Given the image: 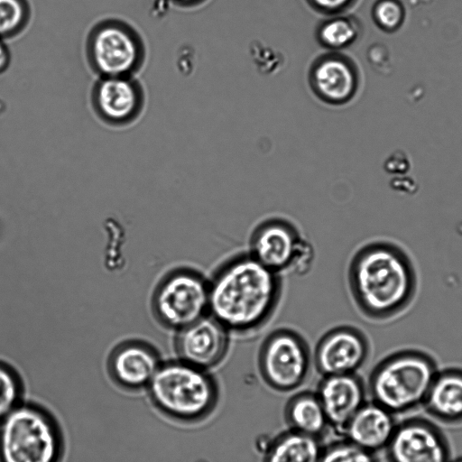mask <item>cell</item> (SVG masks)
<instances>
[{"label": "cell", "instance_id": "ba28073f", "mask_svg": "<svg viewBox=\"0 0 462 462\" xmlns=\"http://www.w3.org/2000/svg\"><path fill=\"white\" fill-rule=\"evenodd\" d=\"M258 369L272 389L286 393L306 381L311 365L310 346L298 331L280 328L270 332L258 353Z\"/></svg>", "mask_w": 462, "mask_h": 462}, {"label": "cell", "instance_id": "4fadbf2b", "mask_svg": "<svg viewBox=\"0 0 462 462\" xmlns=\"http://www.w3.org/2000/svg\"><path fill=\"white\" fill-rule=\"evenodd\" d=\"M230 335L222 324L208 314L178 331L175 346L179 359L209 370L225 359Z\"/></svg>", "mask_w": 462, "mask_h": 462}, {"label": "cell", "instance_id": "7c38bea8", "mask_svg": "<svg viewBox=\"0 0 462 462\" xmlns=\"http://www.w3.org/2000/svg\"><path fill=\"white\" fill-rule=\"evenodd\" d=\"M305 241L290 221L268 218L253 230L248 253L260 263L281 274L287 273Z\"/></svg>", "mask_w": 462, "mask_h": 462}, {"label": "cell", "instance_id": "52a82bcc", "mask_svg": "<svg viewBox=\"0 0 462 462\" xmlns=\"http://www.w3.org/2000/svg\"><path fill=\"white\" fill-rule=\"evenodd\" d=\"M152 308L165 327L179 331L209 314V281L191 268L172 271L157 286Z\"/></svg>", "mask_w": 462, "mask_h": 462}, {"label": "cell", "instance_id": "4316f807", "mask_svg": "<svg viewBox=\"0 0 462 462\" xmlns=\"http://www.w3.org/2000/svg\"><path fill=\"white\" fill-rule=\"evenodd\" d=\"M11 63V52L5 40L0 38V74L5 72Z\"/></svg>", "mask_w": 462, "mask_h": 462}, {"label": "cell", "instance_id": "603a6c76", "mask_svg": "<svg viewBox=\"0 0 462 462\" xmlns=\"http://www.w3.org/2000/svg\"><path fill=\"white\" fill-rule=\"evenodd\" d=\"M319 462H381L377 453L365 450L349 440L340 439L323 447Z\"/></svg>", "mask_w": 462, "mask_h": 462}, {"label": "cell", "instance_id": "d4e9b609", "mask_svg": "<svg viewBox=\"0 0 462 462\" xmlns=\"http://www.w3.org/2000/svg\"><path fill=\"white\" fill-rule=\"evenodd\" d=\"M372 14L378 27L393 32L403 23L405 10L399 0H378L374 5Z\"/></svg>", "mask_w": 462, "mask_h": 462}, {"label": "cell", "instance_id": "8fae6325", "mask_svg": "<svg viewBox=\"0 0 462 462\" xmlns=\"http://www.w3.org/2000/svg\"><path fill=\"white\" fill-rule=\"evenodd\" d=\"M371 345L367 336L350 325H341L327 331L318 341L313 362L322 374H356L368 361Z\"/></svg>", "mask_w": 462, "mask_h": 462}, {"label": "cell", "instance_id": "44dd1931", "mask_svg": "<svg viewBox=\"0 0 462 462\" xmlns=\"http://www.w3.org/2000/svg\"><path fill=\"white\" fill-rule=\"evenodd\" d=\"M362 33L360 22L352 15H329L317 27V41L323 47L338 51L354 44Z\"/></svg>", "mask_w": 462, "mask_h": 462}, {"label": "cell", "instance_id": "cb8c5ba5", "mask_svg": "<svg viewBox=\"0 0 462 462\" xmlns=\"http://www.w3.org/2000/svg\"><path fill=\"white\" fill-rule=\"evenodd\" d=\"M23 383L17 373L0 361V420L21 403Z\"/></svg>", "mask_w": 462, "mask_h": 462}, {"label": "cell", "instance_id": "8992f818", "mask_svg": "<svg viewBox=\"0 0 462 462\" xmlns=\"http://www.w3.org/2000/svg\"><path fill=\"white\" fill-rule=\"evenodd\" d=\"M85 52L97 77L135 76L146 59V46L139 31L124 19L107 17L88 32Z\"/></svg>", "mask_w": 462, "mask_h": 462}, {"label": "cell", "instance_id": "5b68a950", "mask_svg": "<svg viewBox=\"0 0 462 462\" xmlns=\"http://www.w3.org/2000/svg\"><path fill=\"white\" fill-rule=\"evenodd\" d=\"M62 438L42 407L20 403L0 420V462H59Z\"/></svg>", "mask_w": 462, "mask_h": 462}, {"label": "cell", "instance_id": "7a4b0ae2", "mask_svg": "<svg viewBox=\"0 0 462 462\" xmlns=\"http://www.w3.org/2000/svg\"><path fill=\"white\" fill-rule=\"evenodd\" d=\"M347 282L360 312L374 321L403 313L418 291V273L409 253L390 240H374L353 254Z\"/></svg>", "mask_w": 462, "mask_h": 462}, {"label": "cell", "instance_id": "ffe728a7", "mask_svg": "<svg viewBox=\"0 0 462 462\" xmlns=\"http://www.w3.org/2000/svg\"><path fill=\"white\" fill-rule=\"evenodd\" d=\"M323 447L320 439L290 430L271 442L263 462H319Z\"/></svg>", "mask_w": 462, "mask_h": 462}, {"label": "cell", "instance_id": "e0dca14e", "mask_svg": "<svg viewBox=\"0 0 462 462\" xmlns=\"http://www.w3.org/2000/svg\"><path fill=\"white\" fill-rule=\"evenodd\" d=\"M161 364L153 348L143 343L128 342L113 351L108 368L118 384L135 390L149 385Z\"/></svg>", "mask_w": 462, "mask_h": 462}, {"label": "cell", "instance_id": "277c9868", "mask_svg": "<svg viewBox=\"0 0 462 462\" xmlns=\"http://www.w3.org/2000/svg\"><path fill=\"white\" fill-rule=\"evenodd\" d=\"M156 407L185 423L208 419L219 401V386L208 372L181 360L161 364L147 386Z\"/></svg>", "mask_w": 462, "mask_h": 462}, {"label": "cell", "instance_id": "6da1fadb", "mask_svg": "<svg viewBox=\"0 0 462 462\" xmlns=\"http://www.w3.org/2000/svg\"><path fill=\"white\" fill-rule=\"evenodd\" d=\"M209 281V315L230 334L248 336L261 330L281 300L279 273L256 261L249 253L222 263Z\"/></svg>", "mask_w": 462, "mask_h": 462}, {"label": "cell", "instance_id": "f1b7e54d", "mask_svg": "<svg viewBox=\"0 0 462 462\" xmlns=\"http://www.w3.org/2000/svg\"><path fill=\"white\" fill-rule=\"evenodd\" d=\"M448 462H462V456L456 458H451Z\"/></svg>", "mask_w": 462, "mask_h": 462}, {"label": "cell", "instance_id": "3957f363", "mask_svg": "<svg viewBox=\"0 0 462 462\" xmlns=\"http://www.w3.org/2000/svg\"><path fill=\"white\" fill-rule=\"evenodd\" d=\"M439 367L428 352L404 348L390 353L373 368L367 393L395 415L423 406Z\"/></svg>", "mask_w": 462, "mask_h": 462}, {"label": "cell", "instance_id": "30bf717a", "mask_svg": "<svg viewBox=\"0 0 462 462\" xmlns=\"http://www.w3.org/2000/svg\"><path fill=\"white\" fill-rule=\"evenodd\" d=\"M90 103L106 125L121 127L133 124L145 105V92L134 76L99 77L93 84Z\"/></svg>", "mask_w": 462, "mask_h": 462}, {"label": "cell", "instance_id": "83f0119b", "mask_svg": "<svg viewBox=\"0 0 462 462\" xmlns=\"http://www.w3.org/2000/svg\"><path fill=\"white\" fill-rule=\"evenodd\" d=\"M177 6L180 7H192L198 5L206 0H164Z\"/></svg>", "mask_w": 462, "mask_h": 462}, {"label": "cell", "instance_id": "7402d4cb", "mask_svg": "<svg viewBox=\"0 0 462 462\" xmlns=\"http://www.w3.org/2000/svg\"><path fill=\"white\" fill-rule=\"evenodd\" d=\"M32 17L29 0H0V38H14L28 26Z\"/></svg>", "mask_w": 462, "mask_h": 462}, {"label": "cell", "instance_id": "d6986e66", "mask_svg": "<svg viewBox=\"0 0 462 462\" xmlns=\"http://www.w3.org/2000/svg\"><path fill=\"white\" fill-rule=\"evenodd\" d=\"M290 430L321 438L329 428L323 406L316 393L302 392L292 396L285 407Z\"/></svg>", "mask_w": 462, "mask_h": 462}, {"label": "cell", "instance_id": "5bb4252c", "mask_svg": "<svg viewBox=\"0 0 462 462\" xmlns=\"http://www.w3.org/2000/svg\"><path fill=\"white\" fill-rule=\"evenodd\" d=\"M359 72L355 62L338 52L319 56L309 72L310 85L315 95L330 105L349 102L359 88Z\"/></svg>", "mask_w": 462, "mask_h": 462}, {"label": "cell", "instance_id": "2e32d148", "mask_svg": "<svg viewBox=\"0 0 462 462\" xmlns=\"http://www.w3.org/2000/svg\"><path fill=\"white\" fill-rule=\"evenodd\" d=\"M395 414L374 401H366L346 424L343 437L377 453L388 445L398 421Z\"/></svg>", "mask_w": 462, "mask_h": 462}, {"label": "cell", "instance_id": "ac0fdd59", "mask_svg": "<svg viewBox=\"0 0 462 462\" xmlns=\"http://www.w3.org/2000/svg\"><path fill=\"white\" fill-rule=\"evenodd\" d=\"M422 407L440 423L462 424V367L439 368Z\"/></svg>", "mask_w": 462, "mask_h": 462}, {"label": "cell", "instance_id": "484cf974", "mask_svg": "<svg viewBox=\"0 0 462 462\" xmlns=\"http://www.w3.org/2000/svg\"><path fill=\"white\" fill-rule=\"evenodd\" d=\"M357 0H307L308 4L317 12L328 15L339 14L346 12Z\"/></svg>", "mask_w": 462, "mask_h": 462}, {"label": "cell", "instance_id": "9a60e30c", "mask_svg": "<svg viewBox=\"0 0 462 462\" xmlns=\"http://www.w3.org/2000/svg\"><path fill=\"white\" fill-rule=\"evenodd\" d=\"M329 427L343 436L345 428L366 402L367 387L357 374L323 376L316 392Z\"/></svg>", "mask_w": 462, "mask_h": 462}, {"label": "cell", "instance_id": "9c48e42d", "mask_svg": "<svg viewBox=\"0 0 462 462\" xmlns=\"http://www.w3.org/2000/svg\"><path fill=\"white\" fill-rule=\"evenodd\" d=\"M387 462H448L451 448L443 430L431 420L414 416L398 422L385 448Z\"/></svg>", "mask_w": 462, "mask_h": 462}]
</instances>
